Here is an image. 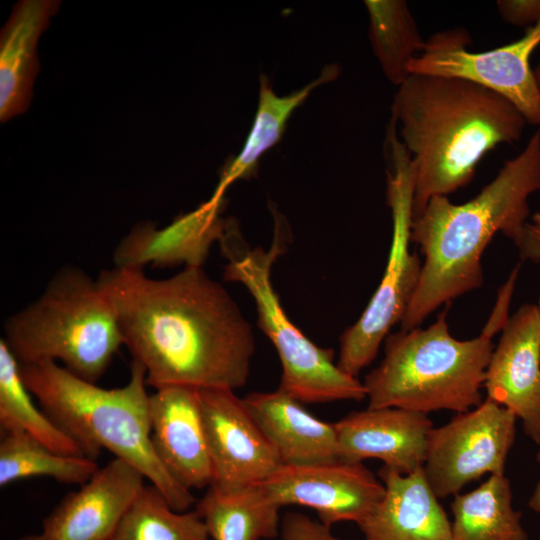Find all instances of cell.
Wrapping results in <instances>:
<instances>
[{"mask_svg": "<svg viewBox=\"0 0 540 540\" xmlns=\"http://www.w3.org/2000/svg\"><path fill=\"white\" fill-rule=\"evenodd\" d=\"M497 8L502 19L514 26L528 28L540 22V0H499Z\"/></svg>", "mask_w": 540, "mask_h": 540, "instance_id": "f1b7e54d", "label": "cell"}, {"mask_svg": "<svg viewBox=\"0 0 540 540\" xmlns=\"http://www.w3.org/2000/svg\"><path fill=\"white\" fill-rule=\"evenodd\" d=\"M535 78L540 89V63L534 68Z\"/></svg>", "mask_w": 540, "mask_h": 540, "instance_id": "836d02e7", "label": "cell"}, {"mask_svg": "<svg viewBox=\"0 0 540 540\" xmlns=\"http://www.w3.org/2000/svg\"><path fill=\"white\" fill-rule=\"evenodd\" d=\"M487 399L522 422L540 444V314L537 305L520 307L502 329L485 373Z\"/></svg>", "mask_w": 540, "mask_h": 540, "instance_id": "4fadbf2b", "label": "cell"}, {"mask_svg": "<svg viewBox=\"0 0 540 540\" xmlns=\"http://www.w3.org/2000/svg\"><path fill=\"white\" fill-rule=\"evenodd\" d=\"M537 191L540 128L471 200L454 204L448 196H434L428 201L412 220L411 242L420 246L424 261L401 329L419 327L440 306L481 287L485 248L497 232L520 243L530 214L528 200Z\"/></svg>", "mask_w": 540, "mask_h": 540, "instance_id": "7a4b0ae2", "label": "cell"}, {"mask_svg": "<svg viewBox=\"0 0 540 540\" xmlns=\"http://www.w3.org/2000/svg\"><path fill=\"white\" fill-rule=\"evenodd\" d=\"M280 509L258 483L233 489L209 486L195 510L211 540H272L280 534Z\"/></svg>", "mask_w": 540, "mask_h": 540, "instance_id": "44dd1931", "label": "cell"}, {"mask_svg": "<svg viewBox=\"0 0 540 540\" xmlns=\"http://www.w3.org/2000/svg\"><path fill=\"white\" fill-rule=\"evenodd\" d=\"M4 341L19 364L60 361L96 383L124 345L110 301L82 269L67 265L42 294L4 323Z\"/></svg>", "mask_w": 540, "mask_h": 540, "instance_id": "8992f818", "label": "cell"}, {"mask_svg": "<svg viewBox=\"0 0 540 540\" xmlns=\"http://www.w3.org/2000/svg\"><path fill=\"white\" fill-rule=\"evenodd\" d=\"M515 415L485 399L433 427L423 471L438 498L455 496L485 474L504 475L516 436Z\"/></svg>", "mask_w": 540, "mask_h": 540, "instance_id": "30bf717a", "label": "cell"}, {"mask_svg": "<svg viewBox=\"0 0 540 540\" xmlns=\"http://www.w3.org/2000/svg\"><path fill=\"white\" fill-rule=\"evenodd\" d=\"M20 364L0 340V426L3 432L22 431L62 455L86 456L82 447L31 398ZM88 457V456H87Z\"/></svg>", "mask_w": 540, "mask_h": 540, "instance_id": "cb8c5ba5", "label": "cell"}, {"mask_svg": "<svg viewBox=\"0 0 540 540\" xmlns=\"http://www.w3.org/2000/svg\"><path fill=\"white\" fill-rule=\"evenodd\" d=\"M380 502L358 525L364 540H452L451 522L423 468L402 474L383 466Z\"/></svg>", "mask_w": 540, "mask_h": 540, "instance_id": "ac0fdd59", "label": "cell"}, {"mask_svg": "<svg viewBox=\"0 0 540 540\" xmlns=\"http://www.w3.org/2000/svg\"><path fill=\"white\" fill-rule=\"evenodd\" d=\"M96 280L147 385L235 390L246 384L255 351L252 327L202 267L185 266L166 279L114 267Z\"/></svg>", "mask_w": 540, "mask_h": 540, "instance_id": "6da1fadb", "label": "cell"}, {"mask_svg": "<svg viewBox=\"0 0 540 540\" xmlns=\"http://www.w3.org/2000/svg\"><path fill=\"white\" fill-rule=\"evenodd\" d=\"M280 507L313 509L327 526L338 522L359 525L380 502L383 482L362 463L335 460L323 463L281 464L259 483Z\"/></svg>", "mask_w": 540, "mask_h": 540, "instance_id": "8fae6325", "label": "cell"}, {"mask_svg": "<svg viewBox=\"0 0 540 540\" xmlns=\"http://www.w3.org/2000/svg\"><path fill=\"white\" fill-rule=\"evenodd\" d=\"M276 450L281 464L303 465L339 459L334 423L322 421L280 389L243 398Z\"/></svg>", "mask_w": 540, "mask_h": 540, "instance_id": "d6986e66", "label": "cell"}, {"mask_svg": "<svg viewBox=\"0 0 540 540\" xmlns=\"http://www.w3.org/2000/svg\"><path fill=\"white\" fill-rule=\"evenodd\" d=\"M391 119L414 168L413 217L434 196L465 187L481 159L513 144L527 124L516 107L476 83L411 74L395 94Z\"/></svg>", "mask_w": 540, "mask_h": 540, "instance_id": "3957f363", "label": "cell"}, {"mask_svg": "<svg viewBox=\"0 0 540 540\" xmlns=\"http://www.w3.org/2000/svg\"><path fill=\"white\" fill-rule=\"evenodd\" d=\"M153 449L168 473L188 490L208 488L212 464L199 390L166 386L149 397Z\"/></svg>", "mask_w": 540, "mask_h": 540, "instance_id": "2e32d148", "label": "cell"}, {"mask_svg": "<svg viewBox=\"0 0 540 540\" xmlns=\"http://www.w3.org/2000/svg\"><path fill=\"white\" fill-rule=\"evenodd\" d=\"M20 373L41 409L95 459L106 449L135 467L180 512L195 502L158 459L151 441L150 395L144 367L132 360L130 378L106 389L54 361L20 364Z\"/></svg>", "mask_w": 540, "mask_h": 540, "instance_id": "5b68a950", "label": "cell"}, {"mask_svg": "<svg viewBox=\"0 0 540 540\" xmlns=\"http://www.w3.org/2000/svg\"><path fill=\"white\" fill-rule=\"evenodd\" d=\"M519 270L517 265L498 291L492 313L475 338H454L446 310L427 328L389 334L383 360L363 382L367 408L395 407L428 415L439 410L462 413L482 403L492 338L509 319Z\"/></svg>", "mask_w": 540, "mask_h": 540, "instance_id": "277c9868", "label": "cell"}, {"mask_svg": "<svg viewBox=\"0 0 540 540\" xmlns=\"http://www.w3.org/2000/svg\"><path fill=\"white\" fill-rule=\"evenodd\" d=\"M539 540H540V538H539Z\"/></svg>", "mask_w": 540, "mask_h": 540, "instance_id": "d590c367", "label": "cell"}, {"mask_svg": "<svg viewBox=\"0 0 540 540\" xmlns=\"http://www.w3.org/2000/svg\"><path fill=\"white\" fill-rule=\"evenodd\" d=\"M370 39L386 77L400 86L411 75L409 65L426 44L403 0H367Z\"/></svg>", "mask_w": 540, "mask_h": 540, "instance_id": "d4e9b609", "label": "cell"}, {"mask_svg": "<svg viewBox=\"0 0 540 540\" xmlns=\"http://www.w3.org/2000/svg\"><path fill=\"white\" fill-rule=\"evenodd\" d=\"M387 202L392 215V242L381 282L361 317L340 337L337 366L357 377L372 363L390 329L401 323L418 286L422 263L410 250L414 168L391 121L386 137Z\"/></svg>", "mask_w": 540, "mask_h": 540, "instance_id": "ba28073f", "label": "cell"}, {"mask_svg": "<svg viewBox=\"0 0 540 540\" xmlns=\"http://www.w3.org/2000/svg\"><path fill=\"white\" fill-rule=\"evenodd\" d=\"M338 74L336 65L326 66L318 78L286 96L276 95L268 78L265 75L260 76L259 101L251 130L240 153L224 167L209 200L223 201L226 189L234 181L251 175L259 158L280 140L292 112L305 101L312 90L334 80Z\"/></svg>", "mask_w": 540, "mask_h": 540, "instance_id": "7402d4cb", "label": "cell"}, {"mask_svg": "<svg viewBox=\"0 0 540 540\" xmlns=\"http://www.w3.org/2000/svg\"><path fill=\"white\" fill-rule=\"evenodd\" d=\"M99 469L95 459L62 455L22 431L4 432L0 442V486L44 476L65 484H84Z\"/></svg>", "mask_w": 540, "mask_h": 540, "instance_id": "484cf974", "label": "cell"}, {"mask_svg": "<svg viewBox=\"0 0 540 540\" xmlns=\"http://www.w3.org/2000/svg\"><path fill=\"white\" fill-rule=\"evenodd\" d=\"M536 228L540 230V212L535 213L532 216V222H531Z\"/></svg>", "mask_w": 540, "mask_h": 540, "instance_id": "d6a6232c", "label": "cell"}, {"mask_svg": "<svg viewBox=\"0 0 540 540\" xmlns=\"http://www.w3.org/2000/svg\"><path fill=\"white\" fill-rule=\"evenodd\" d=\"M20 540H48V539L42 533H40V534L26 535L22 537Z\"/></svg>", "mask_w": 540, "mask_h": 540, "instance_id": "1f68e13d", "label": "cell"}, {"mask_svg": "<svg viewBox=\"0 0 540 540\" xmlns=\"http://www.w3.org/2000/svg\"><path fill=\"white\" fill-rule=\"evenodd\" d=\"M451 511L452 540H529L505 475H490L474 490L455 495Z\"/></svg>", "mask_w": 540, "mask_h": 540, "instance_id": "603a6c76", "label": "cell"}, {"mask_svg": "<svg viewBox=\"0 0 540 540\" xmlns=\"http://www.w3.org/2000/svg\"><path fill=\"white\" fill-rule=\"evenodd\" d=\"M59 0L17 2L0 34V120L24 113L39 70L37 46L50 19L58 12Z\"/></svg>", "mask_w": 540, "mask_h": 540, "instance_id": "ffe728a7", "label": "cell"}, {"mask_svg": "<svg viewBox=\"0 0 540 540\" xmlns=\"http://www.w3.org/2000/svg\"><path fill=\"white\" fill-rule=\"evenodd\" d=\"M227 259L224 279L243 284L255 299L258 326L273 343L282 365L278 389L301 403L362 401L363 382L343 372L334 352L315 345L287 317L271 283V268L284 251V222L275 220L269 250L251 249L235 219H227L219 240Z\"/></svg>", "mask_w": 540, "mask_h": 540, "instance_id": "52a82bcc", "label": "cell"}, {"mask_svg": "<svg viewBox=\"0 0 540 540\" xmlns=\"http://www.w3.org/2000/svg\"><path fill=\"white\" fill-rule=\"evenodd\" d=\"M199 399L212 464L210 486L233 489L258 484L281 465L276 450L234 390L202 389Z\"/></svg>", "mask_w": 540, "mask_h": 540, "instance_id": "7c38bea8", "label": "cell"}, {"mask_svg": "<svg viewBox=\"0 0 540 540\" xmlns=\"http://www.w3.org/2000/svg\"><path fill=\"white\" fill-rule=\"evenodd\" d=\"M223 201L207 200L196 209L175 218L164 228L145 221L135 225L113 252L115 267L143 269L179 264L202 267L211 246L219 242L226 220Z\"/></svg>", "mask_w": 540, "mask_h": 540, "instance_id": "e0dca14e", "label": "cell"}, {"mask_svg": "<svg viewBox=\"0 0 540 540\" xmlns=\"http://www.w3.org/2000/svg\"><path fill=\"white\" fill-rule=\"evenodd\" d=\"M537 307H538V311H539V314H540V296H539Z\"/></svg>", "mask_w": 540, "mask_h": 540, "instance_id": "e575fe53", "label": "cell"}, {"mask_svg": "<svg viewBox=\"0 0 540 540\" xmlns=\"http://www.w3.org/2000/svg\"><path fill=\"white\" fill-rule=\"evenodd\" d=\"M339 460L379 459L402 474L423 468L433 422L427 414L395 407L354 411L334 423Z\"/></svg>", "mask_w": 540, "mask_h": 540, "instance_id": "9a60e30c", "label": "cell"}, {"mask_svg": "<svg viewBox=\"0 0 540 540\" xmlns=\"http://www.w3.org/2000/svg\"><path fill=\"white\" fill-rule=\"evenodd\" d=\"M280 540H344L331 527L299 512H288L281 520Z\"/></svg>", "mask_w": 540, "mask_h": 540, "instance_id": "83f0119b", "label": "cell"}, {"mask_svg": "<svg viewBox=\"0 0 540 540\" xmlns=\"http://www.w3.org/2000/svg\"><path fill=\"white\" fill-rule=\"evenodd\" d=\"M517 248L523 259L540 263V230L528 222Z\"/></svg>", "mask_w": 540, "mask_h": 540, "instance_id": "f546056e", "label": "cell"}, {"mask_svg": "<svg viewBox=\"0 0 540 540\" xmlns=\"http://www.w3.org/2000/svg\"><path fill=\"white\" fill-rule=\"evenodd\" d=\"M536 460L540 464V450L536 454ZM528 506L534 512L540 514V479L532 492V495L528 501Z\"/></svg>", "mask_w": 540, "mask_h": 540, "instance_id": "4dcf8cb0", "label": "cell"}, {"mask_svg": "<svg viewBox=\"0 0 540 540\" xmlns=\"http://www.w3.org/2000/svg\"><path fill=\"white\" fill-rule=\"evenodd\" d=\"M464 28L438 32L426 40L423 51L409 65L410 74L464 79L507 99L527 124L540 125V89L530 58L540 45V22L528 27L517 41L473 52Z\"/></svg>", "mask_w": 540, "mask_h": 540, "instance_id": "9c48e42d", "label": "cell"}, {"mask_svg": "<svg viewBox=\"0 0 540 540\" xmlns=\"http://www.w3.org/2000/svg\"><path fill=\"white\" fill-rule=\"evenodd\" d=\"M110 540H211L194 511L174 510L154 486L142 492L126 512Z\"/></svg>", "mask_w": 540, "mask_h": 540, "instance_id": "4316f807", "label": "cell"}, {"mask_svg": "<svg viewBox=\"0 0 540 540\" xmlns=\"http://www.w3.org/2000/svg\"><path fill=\"white\" fill-rule=\"evenodd\" d=\"M144 479L129 463L112 459L54 507L43 520L42 534L48 540H110L145 487Z\"/></svg>", "mask_w": 540, "mask_h": 540, "instance_id": "5bb4252c", "label": "cell"}]
</instances>
